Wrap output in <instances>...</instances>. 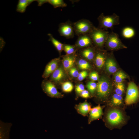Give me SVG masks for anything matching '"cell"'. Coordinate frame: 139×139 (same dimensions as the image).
I'll list each match as a JSON object with an SVG mask.
<instances>
[{
  "label": "cell",
  "mask_w": 139,
  "mask_h": 139,
  "mask_svg": "<svg viewBox=\"0 0 139 139\" xmlns=\"http://www.w3.org/2000/svg\"><path fill=\"white\" fill-rule=\"evenodd\" d=\"M136 34L135 30L130 27H126L124 28L121 31V34L124 38L130 39L134 37Z\"/></svg>",
  "instance_id": "20"
},
{
  "label": "cell",
  "mask_w": 139,
  "mask_h": 139,
  "mask_svg": "<svg viewBox=\"0 0 139 139\" xmlns=\"http://www.w3.org/2000/svg\"><path fill=\"white\" fill-rule=\"evenodd\" d=\"M41 87L44 92L50 97L61 98L63 97V95L58 91L55 84L50 81H44Z\"/></svg>",
  "instance_id": "7"
},
{
  "label": "cell",
  "mask_w": 139,
  "mask_h": 139,
  "mask_svg": "<svg viewBox=\"0 0 139 139\" xmlns=\"http://www.w3.org/2000/svg\"><path fill=\"white\" fill-rule=\"evenodd\" d=\"M109 33L102 29L94 27L89 33L92 42L99 47H102L105 44Z\"/></svg>",
  "instance_id": "3"
},
{
  "label": "cell",
  "mask_w": 139,
  "mask_h": 139,
  "mask_svg": "<svg viewBox=\"0 0 139 139\" xmlns=\"http://www.w3.org/2000/svg\"><path fill=\"white\" fill-rule=\"evenodd\" d=\"M91 107L90 103L85 100L83 102L75 105L74 108L78 114L85 117L87 116L89 114L91 109Z\"/></svg>",
  "instance_id": "13"
},
{
  "label": "cell",
  "mask_w": 139,
  "mask_h": 139,
  "mask_svg": "<svg viewBox=\"0 0 139 139\" xmlns=\"http://www.w3.org/2000/svg\"><path fill=\"white\" fill-rule=\"evenodd\" d=\"M48 35L49 37V40L51 42L59 53H60L63 49L64 44L54 38L51 34L48 33Z\"/></svg>",
  "instance_id": "22"
},
{
  "label": "cell",
  "mask_w": 139,
  "mask_h": 139,
  "mask_svg": "<svg viewBox=\"0 0 139 139\" xmlns=\"http://www.w3.org/2000/svg\"><path fill=\"white\" fill-rule=\"evenodd\" d=\"M85 90L84 85L82 84H80L77 85L75 88V91L78 95H80L81 92Z\"/></svg>",
  "instance_id": "31"
},
{
  "label": "cell",
  "mask_w": 139,
  "mask_h": 139,
  "mask_svg": "<svg viewBox=\"0 0 139 139\" xmlns=\"http://www.w3.org/2000/svg\"><path fill=\"white\" fill-rule=\"evenodd\" d=\"M95 62L97 66L99 68H101L105 63V54L103 53L98 52L95 54Z\"/></svg>",
  "instance_id": "21"
},
{
  "label": "cell",
  "mask_w": 139,
  "mask_h": 139,
  "mask_svg": "<svg viewBox=\"0 0 139 139\" xmlns=\"http://www.w3.org/2000/svg\"><path fill=\"white\" fill-rule=\"evenodd\" d=\"M12 125L11 123L0 121L1 139H8L10 128Z\"/></svg>",
  "instance_id": "15"
},
{
  "label": "cell",
  "mask_w": 139,
  "mask_h": 139,
  "mask_svg": "<svg viewBox=\"0 0 139 139\" xmlns=\"http://www.w3.org/2000/svg\"><path fill=\"white\" fill-rule=\"evenodd\" d=\"M81 54L83 58L90 60L93 59L95 55L93 48L87 47L82 50Z\"/></svg>",
  "instance_id": "19"
},
{
  "label": "cell",
  "mask_w": 139,
  "mask_h": 139,
  "mask_svg": "<svg viewBox=\"0 0 139 139\" xmlns=\"http://www.w3.org/2000/svg\"><path fill=\"white\" fill-rule=\"evenodd\" d=\"M47 1L54 8L64 7L67 6V4L62 0H47Z\"/></svg>",
  "instance_id": "24"
},
{
  "label": "cell",
  "mask_w": 139,
  "mask_h": 139,
  "mask_svg": "<svg viewBox=\"0 0 139 139\" xmlns=\"http://www.w3.org/2000/svg\"><path fill=\"white\" fill-rule=\"evenodd\" d=\"M36 1L38 2V5L40 6L45 3H47V0H38Z\"/></svg>",
  "instance_id": "36"
},
{
  "label": "cell",
  "mask_w": 139,
  "mask_h": 139,
  "mask_svg": "<svg viewBox=\"0 0 139 139\" xmlns=\"http://www.w3.org/2000/svg\"><path fill=\"white\" fill-rule=\"evenodd\" d=\"M105 63L106 69L108 72L110 73H113L116 72L117 66L113 58H107Z\"/></svg>",
  "instance_id": "18"
},
{
  "label": "cell",
  "mask_w": 139,
  "mask_h": 139,
  "mask_svg": "<svg viewBox=\"0 0 139 139\" xmlns=\"http://www.w3.org/2000/svg\"><path fill=\"white\" fill-rule=\"evenodd\" d=\"M64 73L63 68L61 67L57 68L51 74V80L55 82H59L64 77Z\"/></svg>",
  "instance_id": "16"
},
{
  "label": "cell",
  "mask_w": 139,
  "mask_h": 139,
  "mask_svg": "<svg viewBox=\"0 0 139 139\" xmlns=\"http://www.w3.org/2000/svg\"><path fill=\"white\" fill-rule=\"evenodd\" d=\"M34 0H19L17 6L16 11L20 13L25 12L27 7L33 2Z\"/></svg>",
  "instance_id": "17"
},
{
  "label": "cell",
  "mask_w": 139,
  "mask_h": 139,
  "mask_svg": "<svg viewBox=\"0 0 139 139\" xmlns=\"http://www.w3.org/2000/svg\"><path fill=\"white\" fill-rule=\"evenodd\" d=\"M78 65L79 68L82 70L88 69L91 67L89 63L85 60L83 59H80L79 60Z\"/></svg>",
  "instance_id": "27"
},
{
  "label": "cell",
  "mask_w": 139,
  "mask_h": 139,
  "mask_svg": "<svg viewBox=\"0 0 139 139\" xmlns=\"http://www.w3.org/2000/svg\"><path fill=\"white\" fill-rule=\"evenodd\" d=\"M125 91V86L122 82L117 83L115 89V93L122 95Z\"/></svg>",
  "instance_id": "29"
},
{
  "label": "cell",
  "mask_w": 139,
  "mask_h": 139,
  "mask_svg": "<svg viewBox=\"0 0 139 139\" xmlns=\"http://www.w3.org/2000/svg\"><path fill=\"white\" fill-rule=\"evenodd\" d=\"M89 78L93 81H97L98 80L99 75L97 72L93 71L90 74Z\"/></svg>",
  "instance_id": "32"
},
{
  "label": "cell",
  "mask_w": 139,
  "mask_h": 139,
  "mask_svg": "<svg viewBox=\"0 0 139 139\" xmlns=\"http://www.w3.org/2000/svg\"><path fill=\"white\" fill-rule=\"evenodd\" d=\"M93 43L90 37L88 34L79 36L75 43L76 47L79 48L87 47L91 46Z\"/></svg>",
  "instance_id": "12"
},
{
  "label": "cell",
  "mask_w": 139,
  "mask_h": 139,
  "mask_svg": "<svg viewBox=\"0 0 139 139\" xmlns=\"http://www.w3.org/2000/svg\"><path fill=\"white\" fill-rule=\"evenodd\" d=\"M105 44L107 47L111 50L127 48L122 43L118 34L113 32L109 34Z\"/></svg>",
  "instance_id": "8"
},
{
  "label": "cell",
  "mask_w": 139,
  "mask_h": 139,
  "mask_svg": "<svg viewBox=\"0 0 139 139\" xmlns=\"http://www.w3.org/2000/svg\"><path fill=\"white\" fill-rule=\"evenodd\" d=\"M139 99V88L134 82H130L127 89L125 103L130 105L136 102Z\"/></svg>",
  "instance_id": "6"
},
{
  "label": "cell",
  "mask_w": 139,
  "mask_h": 139,
  "mask_svg": "<svg viewBox=\"0 0 139 139\" xmlns=\"http://www.w3.org/2000/svg\"><path fill=\"white\" fill-rule=\"evenodd\" d=\"M97 84L93 81L88 82L86 85V87L90 92L92 94H93L96 90Z\"/></svg>",
  "instance_id": "30"
},
{
  "label": "cell",
  "mask_w": 139,
  "mask_h": 139,
  "mask_svg": "<svg viewBox=\"0 0 139 139\" xmlns=\"http://www.w3.org/2000/svg\"><path fill=\"white\" fill-rule=\"evenodd\" d=\"M123 103L122 95L115 93L112 96L111 102V106L113 107H117L121 105Z\"/></svg>",
  "instance_id": "23"
},
{
  "label": "cell",
  "mask_w": 139,
  "mask_h": 139,
  "mask_svg": "<svg viewBox=\"0 0 139 139\" xmlns=\"http://www.w3.org/2000/svg\"><path fill=\"white\" fill-rule=\"evenodd\" d=\"M73 25L75 33L78 36L89 34L94 27L90 21L85 19L79 20L73 23Z\"/></svg>",
  "instance_id": "4"
},
{
  "label": "cell",
  "mask_w": 139,
  "mask_h": 139,
  "mask_svg": "<svg viewBox=\"0 0 139 139\" xmlns=\"http://www.w3.org/2000/svg\"><path fill=\"white\" fill-rule=\"evenodd\" d=\"M76 59V57L74 54L64 56L62 63L64 69L67 71L70 70L74 65Z\"/></svg>",
  "instance_id": "14"
},
{
  "label": "cell",
  "mask_w": 139,
  "mask_h": 139,
  "mask_svg": "<svg viewBox=\"0 0 139 139\" xmlns=\"http://www.w3.org/2000/svg\"><path fill=\"white\" fill-rule=\"evenodd\" d=\"M73 88L72 84L68 81L64 82L62 85V89L63 91L66 93L71 92L73 90Z\"/></svg>",
  "instance_id": "26"
},
{
  "label": "cell",
  "mask_w": 139,
  "mask_h": 139,
  "mask_svg": "<svg viewBox=\"0 0 139 139\" xmlns=\"http://www.w3.org/2000/svg\"><path fill=\"white\" fill-rule=\"evenodd\" d=\"M103 107L100 104L91 108L89 113L88 124H90L94 120L101 118L103 114Z\"/></svg>",
  "instance_id": "10"
},
{
  "label": "cell",
  "mask_w": 139,
  "mask_h": 139,
  "mask_svg": "<svg viewBox=\"0 0 139 139\" xmlns=\"http://www.w3.org/2000/svg\"><path fill=\"white\" fill-rule=\"evenodd\" d=\"M76 47L69 44H64L63 49L67 55L74 54Z\"/></svg>",
  "instance_id": "28"
},
{
  "label": "cell",
  "mask_w": 139,
  "mask_h": 139,
  "mask_svg": "<svg viewBox=\"0 0 139 139\" xmlns=\"http://www.w3.org/2000/svg\"><path fill=\"white\" fill-rule=\"evenodd\" d=\"M104 121L107 125L110 128H117L124 124L126 121L123 111L116 107L108 109L105 113Z\"/></svg>",
  "instance_id": "1"
},
{
  "label": "cell",
  "mask_w": 139,
  "mask_h": 139,
  "mask_svg": "<svg viewBox=\"0 0 139 139\" xmlns=\"http://www.w3.org/2000/svg\"><path fill=\"white\" fill-rule=\"evenodd\" d=\"M88 73L85 71H83L79 73L78 79L79 81H82L85 79L88 76Z\"/></svg>",
  "instance_id": "33"
},
{
  "label": "cell",
  "mask_w": 139,
  "mask_h": 139,
  "mask_svg": "<svg viewBox=\"0 0 139 139\" xmlns=\"http://www.w3.org/2000/svg\"><path fill=\"white\" fill-rule=\"evenodd\" d=\"M80 96L84 98H88L90 97V94L88 91L84 90L82 91L80 94Z\"/></svg>",
  "instance_id": "35"
},
{
  "label": "cell",
  "mask_w": 139,
  "mask_h": 139,
  "mask_svg": "<svg viewBox=\"0 0 139 139\" xmlns=\"http://www.w3.org/2000/svg\"><path fill=\"white\" fill-rule=\"evenodd\" d=\"M127 77V75L121 71L117 72L115 75V80L117 83L122 82Z\"/></svg>",
  "instance_id": "25"
},
{
  "label": "cell",
  "mask_w": 139,
  "mask_h": 139,
  "mask_svg": "<svg viewBox=\"0 0 139 139\" xmlns=\"http://www.w3.org/2000/svg\"><path fill=\"white\" fill-rule=\"evenodd\" d=\"M58 31L60 34L67 39L73 38L74 31L73 24L69 22L62 23L59 25Z\"/></svg>",
  "instance_id": "9"
},
{
  "label": "cell",
  "mask_w": 139,
  "mask_h": 139,
  "mask_svg": "<svg viewBox=\"0 0 139 139\" xmlns=\"http://www.w3.org/2000/svg\"><path fill=\"white\" fill-rule=\"evenodd\" d=\"M111 90V85L109 80L105 77H101L97 84V97L100 100L106 99L109 95Z\"/></svg>",
  "instance_id": "2"
},
{
  "label": "cell",
  "mask_w": 139,
  "mask_h": 139,
  "mask_svg": "<svg viewBox=\"0 0 139 139\" xmlns=\"http://www.w3.org/2000/svg\"><path fill=\"white\" fill-rule=\"evenodd\" d=\"M100 28L106 29L111 28L119 24V16L114 14L110 15H104L101 13L98 18Z\"/></svg>",
  "instance_id": "5"
},
{
  "label": "cell",
  "mask_w": 139,
  "mask_h": 139,
  "mask_svg": "<svg viewBox=\"0 0 139 139\" xmlns=\"http://www.w3.org/2000/svg\"><path fill=\"white\" fill-rule=\"evenodd\" d=\"M70 75L74 77H78L79 73L77 69L75 68H72L70 70Z\"/></svg>",
  "instance_id": "34"
},
{
  "label": "cell",
  "mask_w": 139,
  "mask_h": 139,
  "mask_svg": "<svg viewBox=\"0 0 139 139\" xmlns=\"http://www.w3.org/2000/svg\"><path fill=\"white\" fill-rule=\"evenodd\" d=\"M60 61L59 58L54 59L46 65L42 75L43 78L46 79L58 67Z\"/></svg>",
  "instance_id": "11"
}]
</instances>
